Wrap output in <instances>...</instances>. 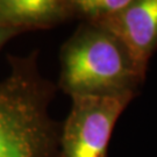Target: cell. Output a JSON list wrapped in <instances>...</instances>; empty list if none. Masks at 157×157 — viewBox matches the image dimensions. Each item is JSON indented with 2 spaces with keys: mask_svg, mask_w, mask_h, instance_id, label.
<instances>
[{
  "mask_svg": "<svg viewBox=\"0 0 157 157\" xmlns=\"http://www.w3.org/2000/svg\"><path fill=\"white\" fill-rule=\"evenodd\" d=\"M130 0H70L75 17L84 22L99 23L117 14Z\"/></svg>",
  "mask_w": 157,
  "mask_h": 157,
  "instance_id": "8992f818",
  "label": "cell"
},
{
  "mask_svg": "<svg viewBox=\"0 0 157 157\" xmlns=\"http://www.w3.org/2000/svg\"><path fill=\"white\" fill-rule=\"evenodd\" d=\"M93 25L114 35L146 76L148 63L157 49V0H130L117 14Z\"/></svg>",
  "mask_w": 157,
  "mask_h": 157,
  "instance_id": "277c9868",
  "label": "cell"
},
{
  "mask_svg": "<svg viewBox=\"0 0 157 157\" xmlns=\"http://www.w3.org/2000/svg\"><path fill=\"white\" fill-rule=\"evenodd\" d=\"M136 93L75 95L61 127L62 157H108L115 124Z\"/></svg>",
  "mask_w": 157,
  "mask_h": 157,
  "instance_id": "3957f363",
  "label": "cell"
},
{
  "mask_svg": "<svg viewBox=\"0 0 157 157\" xmlns=\"http://www.w3.org/2000/svg\"><path fill=\"white\" fill-rule=\"evenodd\" d=\"M37 56H8L0 79V157H62V126L49 113L56 86L39 70Z\"/></svg>",
  "mask_w": 157,
  "mask_h": 157,
  "instance_id": "6da1fadb",
  "label": "cell"
},
{
  "mask_svg": "<svg viewBox=\"0 0 157 157\" xmlns=\"http://www.w3.org/2000/svg\"><path fill=\"white\" fill-rule=\"evenodd\" d=\"M75 17L70 0H0V22L27 33Z\"/></svg>",
  "mask_w": 157,
  "mask_h": 157,
  "instance_id": "5b68a950",
  "label": "cell"
},
{
  "mask_svg": "<svg viewBox=\"0 0 157 157\" xmlns=\"http://www.w3.org/2000/svg\"><path fill=\"white\" fill-rule=\"evenodd\" d=\"M58 89L67 95H100L132 92L146 76L124 44L102 27L83 22L62 45Z\"/></svg>",
  "mask_w": 157,
  "mask_h": 157,
  "instance_id": "7a4b0ae2",
  "label": "cell"
},
{
  "mask_svg": "<svg viewBox=\"0 0 157 157\" xmlns=\"http://www.w3.org/2000/svg\"><path fill=\"white\" fill-rule=\"evenodd\" d=\"M19 34L22 33L20 30H17V29L8 27V26L0 22V48L5 44L7 41H10V40L13 39L17 35H19Z\"/></svg>",
  "mask_w": 157,
  "mask_h": 157,
  "instance_id": "52a82bcc",
  "label": "cell"
}]
</instances>
